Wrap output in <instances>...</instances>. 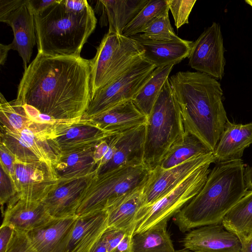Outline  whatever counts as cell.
Masks as SVG:
<instances>
[{
	"instance_id": "1",
	"label": "cell",
	"mask_w": 252,
	"mask_h": 252,
	"mask_svg": "<svg viewBox=\"0 0 252 252\" xmlns=\"http://www.w3.org/2000/svg\"><path fill=\"white\" fill-rule=\"evenodd\" d=\"M91 79L90 60L37 53L24 70L15 100L30 118L81 119L91 100Z\"/></svg>"
},
{
	"instance_id": "2",
	"label": "cell",
	"mask_w": 252,
	"mask_h": 252,
	"mask_svg": "<svg viewBox=\"0 0 252 252\" xmlns=\"http://www.w3.org/2000/svg\"><path fill=\"white\" fill-rule=\"evenodd\" d=\"M168 80L185 130L213 153L228 120L220 83L206 74L189 71L178 72Z\"/></svg>"
},
{
	"instance_id": "3",
	"label": "cell",
	"mask_w": 252,
	"mask_h": 252,
	"mask_svg": "<svg viewBox=\"0 0 252 252\" xmlns=\"http://www.w3.org/2000/svg\"><path fill=\"white\" fill-rule=\"evenodd\" d=\"M242 159L216 163L200 191L174 216L183 232L220 223L248 191Z\"/></svg>"
},
{
	"instance_id": "4",
	"label": "cell",
	"mask_w": 252,
	"mask_h": 252,
	"mask_svg": "<svg viewBox=\"0 0 252 252\" xmlns=\"http://www.w3.org/2000/svg\"><path fill=\"white\" fill-rule=\"evenodd\" d=\"M34 21L38 53L74 57H80L97 23L86 0H57Z\"/></svg>"
},
{
	"instance_id": "5",
	"label": "cell",
	"mask_w": 252,
	"mask_h": 252,
	"mask_svg": "<svg viewBox=\"0 0 252 252\" xmlns=\"http://www.w3.org/2000/svg\"><path fill=\"white\" fill-rule=\"evenodd\" d=\"M185 131L181 111L168 79L147 117L144 164L151 170L159 165Z\"/></svg>"
},
{
	"instance_id": "6",
	"label": "cell",
	"mask_w": 252,
	"mask_h": 252,
	"mask_svg": "<svg viewBox=\"0 0 252 252\" xmlns=\"http://www.w3.org/2000/svg\"><path fill=\"white\" fill-rule=\"evenodd\" d=\"M144 163L126 165L92 179L81 197L76 215L105 209L123 195L144 187L151 172Z\"/></svg>"
},
{
	"instance_id": "7",
	"label": "cell",
	"mask_w": 252,
	"mask_h": 252,
	"mask_svg": "<svg viewBox=\"0 0 252 252\" xmlns=\"http://www.w3.org/2000/svg\"><path fill=\"white\" fill-rule=\"evenodd\" d=\"M136 41L123 34L108 32L91 60V99L102 88L117 78L143 57Z\"/></svg>"
},
{
	"instance_id": "8",
	"label": "cell",
	"mask_w": 252,
	"mask_h": 252,
	"mask_svg": "<svg viewBox=\"0 0 252 252\" xmlns=\"http://www.w3.org/2000/svg\"><path fill=\"white\" fill-rule=\"evenodd\" d=\"M212 163L200 167L166 195L151 204L142 206L136 217L133 235L162 221H168L201 189L210 172Z\"/></svg>"
},
{
	"instance_id": "9",
	"label": "cell",
	"mask_w": 252,
	"mask_h": 252,
	"mask_svg": "<svg viewBox=\"0 0 252 252\" xmlns=\"http://www.w3.org/2000/svg\"><path fill=\"white\" fill-rule=\"evenodd\" d=\"M156 68L143 58L96 93L82 118L93 119L121 103L132 100Z\"/></svg>"
},
{
	"instance_id": "10",
	"label": "cell",
	"mask_w": 252,
	"mask_h": 252,
	"mask_svg": "<svg viewBox=\"0 0 252 252\" xmlns=\"http://www.w3.org/2000/svg\"><path fill=\"white\" fill-rule=\"evenodd\" d=\"M0 129V142L20 161H43L53 168L61 156L54 143L45 135L29 129Z\"/></svg>"
},
{
	"instance_id": "11",
	"label": "cell",
	"mask_w": 252,
	"mask_h": 252,
	"mask_svg": "<svg viewBox=\"0 0 252 252\" xmlns=\"http://www.w3.org/2000/svg\"><path fill=\"white\" fill-rule=\"evenodd\" d=\"M189 65L193 69L216 80L224 75L225 60L220 27L213 23L193 42L188 57Z\"/></svg>"
},
{
	"instance_id": "12",
	"label": "cell",
	"mask_w": 252,
	"mask_h": 252,
	"mask_svg": "<svg viewBox=\"0 0 252 252\" xmlns=\"http://www.w3.org/2000/svg\"><path fill=\"white\" fill-rule=\"evenodd\" d=\"M14 183L18 196L42 201L58 186L59 181L53 168L46 162H25L16 158Z\"/></svg>"
},
{
	"instance_id": "13",
	"label": "cell",
	"mask_w": 252,
	"mask_h": 252,
	"mask_svg": "<svg viewBox=\"0 0 252 252\" xmlns=\"http://www.w3.org/2000/svg\"><path fill=\"white\" fill-rule=\"evenodd\" d=\"M207 163H215L213 152L193 158L168 169L157 166L151 171L143 188L145 205L151 204L166 195L193 171Z\"/></svg>"
},
{
	"instance_id": "14",
	"label": "cell",
	"mask_w": 252,
	"mask_h": 252,
	"mask_svg": "<svg viewBox=\"0 0 252 252\" xmlns=\"http://www.w3.org/2000/svg\"><path fill=\"white\" fill-rule=\"evenodd\" d=\"M181 242L184 248L194 252H239L241 247L239 237L222 222L192 229Z\"/></svg>"
},
{
	"instance_id": "15",
	"label": "cell",
	"mask_w": 252,
	"mask_h": 252,
	"mask_svg": "<svg viewBox=\"0 0 252 252\" xmlns=\"http://www.w3.org/2000/svg\"><path fill=\"white\" fill-rule=\"evenodd\" d=\"M113 134L101 128L92 119L71 121L50 139L61 154L95 147Z\"/></svg>"
},
{
	"instance_id": "16",
	"label": "cell",
	"mask_w": 252,
	"mask_h": 252,
	"mask_svg": "<svg viewBox=\"0 0 252 252\" xmlns=\"http://www.w3.org/2000/svg\"><path fill=\"white\" fill-rule=\"evenodd\" d=\"M96 174V171L86 177L60 183L42 201L54 218L76 216L82 194Z\"/></svg>"
},
{
	"instance_id": "17",
	"label": "cell",
	"mask_w": 252,
	"mask_h": 252,
	"mask_svg": "<svg viewBox=\"0 0 252 252\" xmlns=\"http://www.w3.org/2000/svg\"><path fill=\"white\" fill-rule=\"evenodd\" d=\"M0 21L11 27L14 34L12 43L23 60L25 70L36 43L34 15L29 0Z\"/></svg>"
},
{
	"instance_id": "18",
	"label": "cell",
	"mask_w": 252,
	"mask_h": 252,
	"mask_svg": "<svg viewBox=\"0 0 252 252\" xmlns=\"http://www.w3.org/2000/svg\"><path fill=\"white\" fill-rule=\"evenodd\" d=\"M77 216L54 218L27 233L36 252H66Z\"/></svg>"
},
{
	"instance_id": "19",
	"label": "cell",
	"mask_w": 252,
	"mask_h": 252,
	"mask_svg": "<svg viewBox=\"0 0 252 252\" xmlns=\"http://www.w3.org/2000/svg\"><path fill=\"white\" fill-rule=\"evenodd\" d=\"M2 224L28 232L48 222L52 217L42 201L23 199L16 194L7 203Z\"/></svg>"
},
{
	"instance_id": "20",
	"label": "cell",
	"mask_w": 252,
	"mask_h": 252,
	"mask_svg": "<svg viewBox=\"0 0 252 252\" xmlns=\"http://www.w3.org/2000/svg\"><path fill=\"white\" fill-rule=\"evenodd\" d=\"M107 228L106 210L77 216L66 252H92Z\"/></svg>"
},
{
	"instance_id": "21",
	"label": "cell",
	"mask_w": 252,
	"mask_h": 252,
	"mask_svg": "<svg viewBox=\"0 0 252 252\" xmlns=\"http://www.w3.org/2000/svg\"><path fill=\"white\" fill-rule=\"evenodd\" d=\"M145 136V125L119 133L112 158L96 171V176L126 165L144 163Z\"/></svg>"
},
{
	"instance_id": "22",
	"label": "cell",
	"mask_w": 252,
	"mask_h": 252,
	"mask_svg": "<svg viewBox=\"0 0 252 252\" xmlns=\"http://www.w3.org/2000/svg\"><path fill=\"white\" fill-rule=\"evenodd\" d=\"M143 50V58L156 67L176 64L188 58L192 41L183 39L171 41L153 40L141 37L139 34L132 36Z\"/></svg>"
},
{
	"instance_id": "23",
	"label": "cell",
	"mask_w": 252,
	"mask_h": 252,
	"mask_svg": "<svg viewBox=\"0 0 252 252\" xmlns=\"http://www.w3.org/2000/svg\"><path fill=\"white\" fill-rule=\"evenodd\" d=\"M144 187L123 195L105 209L108 229H118L133 235L137 214L145 205Z\"/></svg>"
},
{
	"instance_id": "24",
	"label": "cell",
	"mask_w": 252,
	"mask_h": 252,
	"mask_svg": "<svg viewBox=\"0 0 252 252\" xmlns=\"http://www.w3.org/2000/svg\"><path fill=\"white\" fill-rule=\"evenodd\" d=\"M252 144V122L243 124L227 121L213 152L215 163L241 159L245 150Z\"/></svg>"
},
{
	"instance_id": "25",
	"label": "cell",
	"mask_w": 252,
	"mask_h": 252,
	"mask_svg": "<svg viewBox=\"0 0 252 252\" xmlns=\"http://www.w3.org/2000/svg\"><path fill=\"white\" fill-rule=\"evenodd\" d=\"M92 120L102 129L117 134L145 125L147 117L139 110L132 100H130Z\"/></svg>"
},
{
	"instance_id": "26",
	"label": "cell",
	"mask_w": 252,
	"mask_h": 252,
	"mask_svg": "<svg viewBox=\"0 0 252 252\" xmlns=\"http://www.w3.org/2000/svg\"><path fill=\"white\" fill-rule=\"evenodd\" d=\"M0 119L1 128L15 131L31 130L49 138L58 128L56 125L40 124L33 121L15 100L8 102L1 93L0 94Z\"/></svg>"
},
{
	"instance_id": "27",
	"label": "cell",
	"mask_w": 252,
	"mask_h": 252,
	"mask_svg": "<svg viewBox=\"0 0 252 252\" xmlns=\"http://www.w3.org/2000/svg\"><path fill=\"white\" fill-rule=\"evenodd\" d=\"M149 0H107L97 2L102 10L103 25L107 21L109 32L122 34L124 28L137 16Z\"/></svg>"
},
{
	"instance_id": "28",
	"label": "cell",
	"mask_w": 252,
	"mask_h": 252,
	"mask_svg": "<svg viewBox=\"0 0 252 252\" xmlns=\"http://www.w3.org/2000/svg\"><path fill=\"white\" fill-rule=\"evenodd\" d=\"M95 147L62 154L53 169L59 183L84 177L96 170Z\"/></svg>"
},
{
	"instance_id": "29",
	"label": "cell",
	"mask_w": 252,
	"mask_h": 252,
	"mask_svg": "<svg viewBox=\"0 0 252 252\" xmlns=\"http://www.w3.org/2000/svg\"><path fill=\"white\" fill-rule=\"evenodd\" d=\"M162 221L150 228L132 235L133 252H175L167 227Z\"/></svg>"
},
{
	"instance_id": "30",
	"label": "cell",
	"mask_w": 252,
	"mask_h": 252,
	"mask_svg": "<svg viewBox=\"0 0 252 252\" xmlns=\"http://www.w3.org/2000/svg\"><path fill=\"white\" fill-rule=\"evenodd\" d=\"M211 152L196 136L186 131L183 137L170 148L158 166L163 169H168Z\"/></svg>"
},
{
	"instance_id": "31",
	"label": "cell",
	"mask_w": 252,
	"mask_h": 252,
	"mask_svg": "<svg viewBox=\"0 0 252 252\" xmlns=\"http://www.w3.org/2000/svg\"><path fill=\"white\" fill-rule=\"evenodd\" d=\"M222 223L240 239L252 234V190L244 196L224 216Z\"/></svg>"
},
{
	"instance_id": "32",
	"label": "cell",
	"mask_w": 252,
	"mask_h": 252,
	"mask_svg": "<svg viewBox=\"0 0 252 252\" xmlns=\"http://www.w3.org/2000/svg\"><path fill=\"white\" fill-rule=\"evenodd\" d=\"M174 64L157 67L132 99L136 107L148 117Z\"/></svg>"
},
{
	"instance_id": "33",
	"label": "cell",
	"mask_w": 252,
	"mask_h": 252,
	"mask_svg": "<svg viewBox=\"0 0 252 252\" xmlns=\"http://www.w3.org/2000/svg\"><path fill=\"white\" fill-rule=\"evenodd\" d=\"M169 10L167 0H149L144 7L124 28L122 34L131 37L142 32L155 19Z\"/></svg>"
},
{
	"instance_id": "34",
	"label": "cell",
	"mask_w": 252,
	"mask_h": 252,
	"mask_svg": "<svg viewBox=\"0 0 252 252\" xmlns=\"http://www.w3.org/2000/svg\"><path fill=\"white\" fill-rule=\"evenodd\" d=\"M139 34L143 38L160 41H171L180 40L171 25L168 12L155 19Z\"/></svg>"
},
{
	"instance_id": "35",
	"label": "cell",
	"mask_w": 252,
	"mask_h": 252,
	"mask_svg": "<svg viewBox=\"0 0 252 252\" xmlns=\"http://www.w3.org/2000/svg\"><path fill=\"white\" fill-rule=\"evenodd\" d=\"M177 29L189 23V17L196 0H167Z\"/></svg>"
},
{
	"instance_id": "36",
	"label": "cell",
	"mask_w": 252,
	"mask_h": 252,
	"mask_svg": "<svg viewBox=\"0 0 252 252\" xmlns=\"http://www.w3.org/2000/svg\"><path fill=\"white\" fill-rule=\"evenodd\" d=\"M0 168V203L2 209L3 205L17 194V189L10 176L1 165Z\"/></svg>"
},
{
	"instance_id": "37",
	"label": "cell",
	"mask_w": 252,
	"mask_h": 252,
	"mask_svg": "<svg viewBox=\"0 0 252 252\" xmlns=\"http://www.w3.org/2000/svg\"><path fill=\"white\" fill-rule=\"evenodd\" d=\"M5 252H36L25 231L15 230Z\"/></svg>"
},
{
	"instance_id": "38",
	"label": "cell",
	"mask_w": 252,
	"mask_h": 252,
	"mask_svg": "<svg viewBox=\"0 0 252 252\" xmlns=\"http://www.w3.org/2000/svg\"><path fill=\"white\" fill-rule=\"evenodd\" d=\"M0 144V165L4 168L14 182L16 158L1 142Z\"/></svg>"
},
{
	"instance_id": "39",
	"label": "cell",
	"mask_w": 252,
	"mask_h": 252,
	"mask_svg": "<svg viewBox=\"0 0 252 252\" xmlns=\"http://www.w3.org/2000/svg\"><path fill=\"white\" fill-rule=\"evenodd\" d=\"M126 234V233L120 230L107 228L103 234L107 244V252H110L115 248Z\"/></svg>"
},
{
	"instance_id": "40",
	"label": "cell",
	"mask_w": 252,
	"mask_h": 252,
	"mask_svg": "<svg viewBox=\"0 0 252 252\" xmlns=\"http://www.w3.org/2000/svg\"><path fill=\"white\" fill-rule=\"evenodd\" d=\"M15 229L12 226L2 224L0 227V252H5L12 238Z\"/></svg>"
},
{
	"instance_id": "41",
	"label": "cell",
	"mask_w": 252,
	"mask_h": 252,
	"mask_svg": "<svg viewBox=\"0 0 252 252\" xmlns=\"http://www.w3.org/2000/svg\"><path fill=\"white\" fill-rule=\"evenodd\" d=\"M26 0H0V20L21 6Z\"/></svg>"
},
{
	"instance_id": "42",
	"label": "cell",
	"mask_w": 252,
	"mask_h": 252,
	"mask_svg": "<svg viewBox=\"0 0 252 252\" xmlns=\"http://www.w3.org/2000/svg\"><path fill=\"white\" fill-rule=\"evenodd\" d=\"M57 0H29L34 15L39 14L56 2Z\"/></svg>"
},
{
	"instance_id": "43",
	"label": "cell",
	"mask_w": 252,
	"mask_h": 252,
	"mask_svg": "<svg viewBox=\"0 0 252 252\" xmlns=\"http://www.w3.org/2000/svg\"><path fill=\"white\" fill-rule=\"evenodd\" d=\"M132 235L126 234L120 243L110 252H133Z\"/></svg>"
},
{
	"instance_id": "44",
	"label": "cell",
	"mask_w": 252,
	"mask_h": 252,
	"mask_svg": "<svg viewBox=\"0 0 252 252\" xmlns=\"http://www.w3.org/2000/svg\"><path fill=\"white\" fill-rule=\"evenodd\" d=\"M15 50L14 44L11 42L8 45L0 44V64L3 65L6 60L8 52L10 50Z\"/></svg>"
},
{
	"instance_id": "45",
	"label": "cell",
	"mask_w": 252,
	"mask_h": 252,
	"mask_svg": "<svg viewBox=\"0 0 252 252\" xmlns=\"http://www.w3.org/2000/svg\"><path fill=\"white\" fill-rule=\"evenodd\" d=\"M241 247L239 252H252V234L250 236L240 239Z\"/></svg>"
},
{
	"instance_id": "46",
	"label": "cell",
	"mask_w": 252,
	"mask_h": 252,
	"mask_svg": "<svg viewBox=\"0 0 252 252\" xmlns=\"http://www.w3.org/2000/svg\"><path fill=\"white\" fill-rule=\"evenodd\" d=\"M107 242L103 234L93 248L92 252H107Z\"/></svg>"
},
{
	"instance_id": "47",
	"label": "cell",
	"mask_w": 252,
	"mask_h": 252,
	"mask_svg": "<svg viewBox=\"0 0 252 252\" xmlns=\"http://www.w3.org/2000/svg\"><path fill=\"white\" fill-rule=\"evenodd\" d=\"M245 179L248 190H252V166H246L245 170Z\"/></svg>"
},
{
	"instance_id": "48",
	"label": "cell",
	"mask_w": 252,
	"mask_h": 252,
	"mask_svg": "<svg viewBox=\"0 0 252 252\" xmlns=\"http://www.w3.org/2000/svg\"><path fill=\"white\" fill-rule=\"evenodd\" d=\"M175 252H193V251L189 250V249H187L183 248L181 250H177L175 251Z\"/></svg>"
},
{
	"instance_id": "49",
	"label": "cell",
	"mask_w": 252,
	"mask_h": 252,
	"mask_svg": "<svg viewBox=\"0 0 252 252\" xmlns=\"http://www.w3.org/2000/svg\"><path fill=\"white\" fill-rule=\"evenodd\" d=\"M245 2L252 7V0H246Z\"/></svg>"
}]
</instances>
